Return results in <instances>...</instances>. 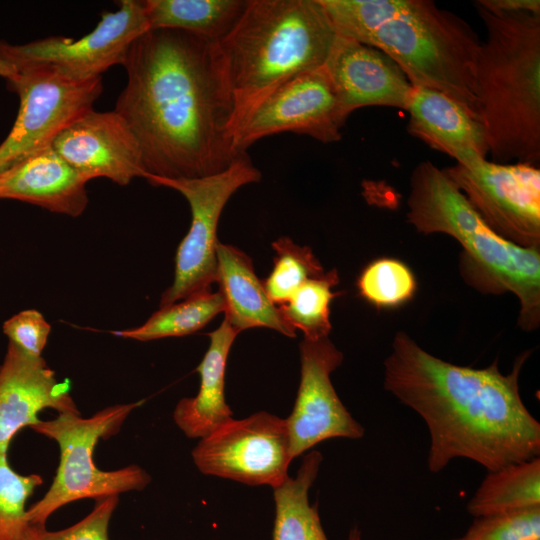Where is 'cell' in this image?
<instances>
[{
	"instance_id": "cell-14",
	"label": "cell",
	"mask_w": 540,
	"mask_h": 540,
	"mask_svg": "<svg viewBox=\"0 0 540 540\" xmlns=\"http://www.w3.org/2000/svg\"><path fill=\"white\" fill-rule=\"evenodd\" d=\"M300 361V385L292 413L286 419L293 459L328 439L362 438L364 427L341 402L330 379L341 365L343 353L329 337L304 338Z\"/></svg>"
},
{
	"instance_id": "cell-13",
	"label": "cell",
	"mask_w": 540,
	"mask_h": 540,
	"mask_svg": "<svg viewBox=\"0 0 540 540\" xmlns=\"http://www.w3.org/2000/svg\"><path fill=\"white\" fill-rule=\"evenodd\" d=\"M200 472L243 484L280 486L293 460L286 419L261 411L231 419L192 450Z\"/></svg>"
},
{
	"instance_id": "cell-2",
	"label": "cell",
	"mask_w": 540,
	"mask_h": 540,
	"mask_svg": "<svg viewBox=\"0 0 540 540\" xmlns=\"http://www.w3.org/2000/svg\"><path fill=\"white\" fill-rule=\"evenodd\" d=\"M531 351L503 374L496 358L476 369L444 361L407 333L395 334L384 360V389L416 412L430 438L432 473L454 459H468L487 472L540 455V423L520 395L519 376Z\"/></svg>"
},
{
	"instance_id": "cell-18",
	"label": "cell",
	"mask_w": 540,
	"mask_h": 540,
	"mask_svg": "<svg viewBox=\"0 0 540 540\" xmlns=\"http://www.w3.org/2000/svg\"><path fill=\"white\" fill-rule=\"evenodd\" d=\"M405 110L409 113L408 133L454 158L457 164L487 159L489 143L484 124L447 95L412 86Z\"/></svg>"
},
{
	"instance_id": "cell-10",
	"label": "cell",
	"mask_w": 540,
	"mask_h": 540,
	"mask_svg": "<svg viewBox=\"0 0 540 540\" xmlns=\"http://www.w3.org/2000/svg\"><path fill=\"white\" fill-rule=\"evenodd\" d=\"M347 118L323 66L288 79L250 105L235 122L234 149L247 153L258 140L287 132L337 142Z\"/></svg>"
},
{
	"instance_id": "cell-19",
	"label": "cell",
	"mask_w": 540,
	"mask_h": 540,
	"mask_svg": "<svg viewBox=\"0 0 540 540\" xmlns=\"http://www.w3.org/2000/svg\"><path fill=\"white\" fill-rule=\"evenodd\" d=\"M87 181L49 146L0 173V199H12L71 217L87 205Z\"/></svg>"
},
{
	"instance_id": "cell-20",
	"label": "cell",
	"mask_w": 540,
	"mask_h": 540,
	"mask_svg": "<svg viewBox=\"0 0 540 540\" xmlns=\"http://www.w3.org/2000/svg\"><path fill=\"white\" fill-rule=\"evenodd\" d=\"M218 292L224 300V320L238 333L265 327L287 337L296 331L283 319L255 273L252 260L240 249L218 242L216 247Z\"/></svg>"
},
{
	"instance_id": "cell-1",
	"label": "cell",
	"mask_w": 540,
	"mask_h": 540,
	"mask_svg": "<svg viewBox=\"0 0 540 540\" xmlns=\"http://www.w3.org/2000/svg\"><path fill=\"white\" fill-rule=\"evenodd\" d=\"M123 66L127 83L114 111L136 137L146 175L205 177L241 155L234 149L235 102L217 42L151 29L131 44Z\"/></svg>"
},
{
	"instance_id": "cell-21",
	"label": "cell",
	"mask_w": 540,
	"mask_h": 540,
	"mask_svg": "<svg viewBox=\"0 0 540 540\" xmlns=\"http://www.w3.org/2000/svg\"><path fill=\"white\" fill-rule=\"evenodd\" d=\"M238 334L226 320L209 333V348L196 369L201 380L198 394L182 398L173 411L174 422L188 438L200 440L233 418L224 385L228 354Z\"/></svg>"
},
{
	"instance_id": "cell-4",
	"label": "cell",
	"mask_w": 540,
	"mask_h": 540,
	"mask_svg": "<svg viewBox=\"0 0 540 540\" xmlns=\"http://www.w3.org/2000/svg\"><path fill=\"white\" fill-rule=\"evenodd\" d=\"M486 29L476 89L492 162L540 159V12H501L478 1Z\"/></svg>"
},
{
	"instance_id": "cell-6",
	"label": "cell",
	"mask_w": 540,
	"mask_h": 540,
	"mask_svg": "<svg viewBox=\"0 0 540 540\" xmlns=\"http://www.w3.org/2000/svg\"><path fill=\"white\" fill-rule=\"evenodd\" d=\"M407 221L423 234L442 233L464 249L470 265L496 292L520 305L519 324L534 330L540 320L539 247H521L493 231L443 170L419 163L410 178Z\"/></svg>"
},
{
	"instance_id": "cell-31",
	"label": "cell",
	"mask_w": 540,
	"mask_h": 540,
	"mask_svg": "<svg viewBox=\"0 0 540 540\" xmlns=\"http://www.w3.org/2000/svg\"><path fill=\"white\" fill-rule=\"evenodd\" d=\"M118 502V495L96 500L86 517L59 531H49L45 525L30 523L26 540H109V523Z\"/></svg>"
},
{
	"instance_id": "cell-26",
	"label": "cell",
	"mask_w": 540,
	"mask_h": 540,
	"mask_svg": "<svg viewBox=\"0 0 540 540\" xmlns=\"http://www.w3.org/2000/svg\"><path fill=\"white\" fill-rule=\"evenodd\" d=\"M338 283L336 269L307 280L286 303L278 306L285 322L295 331L301 330L305 339L328 337L331 330L330 305L339 293L332 288Z\"/></svg>"
},
{
	"instance_id": "cell-30",
	"label": "cell",
	"mask_w": 540,
	"mask_h": 540,
	"mask_svg": "<svg viewBox=\"0 0 540 540\" xmlns=\"http://www.w3.org/2000/svg\"><path fill=\"white\" fill-rule=\"evenodd\" d=\"M540 537V506L476 517L458 540H528Z\"/></svg>"
},
{
	"instance_id": "cell-17",
	"label": "cell",
	"mask_w": 540,
	"mask_h": 540,
	"mask_svg": "<svg viewBox=\"0 0 540 540\" xmlns=\"http://www.w3.org/2000/svg\"><path fill=\"white\" fill-rule=\"evenodd\" d=\"M324 68L348 116L366 106L406 107L412 85L375 47L338 35Z\"/></svg>"
},
{
	"instance_id": "cell-15",
	"label": "cell",
	"mask_w": 540,
	"mask_h": 540,
	"mask_svg": "<svg viewBox=\"0 0 540 540\" xmlns=\"http://www.w3.org/2000/svg\"><path fill=\"white\" fill-rule=\"evenodd\" d=\"M53 149L87 182L103 177L125 186L146 175L140 146L116 111H85L52 142Z\"/></svg>"
},
{
	"instance_id": "cell-5",
	"label": "cell",
	"mask_w": 540,
	"mask_h": 540,
	"mask_svg": "<svg viewBox=\"0 0 540 540\" xmlns=\"http://www.w3.org/2000/svg\"><path fill=\"white\" fill-rule=\"evenodd\" d=\"M337 36L320 0H248L218 43L235 102L234 126L273 88L323 67Z\"/></svg>"
},
{
	"instance_id": "cell-16",
	"label": "cell",
	"mask_w": 540,
	"mask_h": 540,
	"mask_svg": "<svg viewBox=\"0 0 540 540\" xmlns=\"http://www.w3.org/2000/svg\"><path fill=\"white\" fill-rule=\"evenodd\" d=\"M70 389L43 357H31L9 342L0 364V453H7L21 429L40 421V411L80 413Z\"/></svg>"
},
{
	"instance_id": "cell-27",
	"label": "cell",
	"mask_w": 540,
	"mask_h": 540,
	"mask_svg": "<svg viewBox=\"0 0 540 540\" xmlns=\"http://www.w3.org/2000/svg\"><path fill=\"white\" fill-rule=\"evenodd\" d=\"M276 253L274 266L263 282L270 300L280 306L309 279L325 274L311 248L294 243L289 237H280L272 243Z\"/></svg>"
},
{
	"instance_id": "cell-7",
	"label": "cell",
	"mask_w": 540,
	"mask_h": 540,
	"mask_svg": "<svg viewBox=\"0 0 540 540\" xmlns=\"http://www.w3.org/2000/svg\"><path fill=\"white\" fill-rule=\"evenodd\" d=\"M142 403L143 400L108 406L87 418L80 413H59L54 419L40 420L30 427L54 440L60 452L50 488L27 509L30 523L46 525L50 515L66 504L140 491L150 483V475L138 465L104 471L96 467L93 459L98 441L116 435L129 414Z\"/></svg>"
},
{
	"instance_id": "cell-9",
	"label": "cell",
	"mask_w": 540,
	"mask_h": 540,
	"mask_svg": "<svg viewBox=\"0 0 540 540\" xmlns=\"http://www.w3.org/2000/svg\"><path fill=\"white\" fill-rule=\"evenodd\" d=\"M7 81L19 97L15 122L0 144V173L49 147L59 132L93 108L102 77L78 81L45 67L17 69Z\"/></svg>"
},
{
	"instance_id": "cell-8",
	"label": "cell",
	"mask_w": 540,
	"mask_h": 540,
	"mask_svg": "<svg viewBox=\"0 0 540 540\" xmlns=\"http://www.w3.org/2000/svg\"><path fill=\"white\" fill-rule=\"evenodd\" d=\"M262 175L247 153L241 154L225 170L192 179L144 178L153 186L174 189L188 201L191 225L180 242L175 257L174 280L160 299V307L190 296L211 291L216 282L217 227L231 196L242 186L259 182Z\"/></svg>"
},
{
	"instance_id": "cell-35",
	"label": "cell",
	"mask_w": 540,
	"mask_h": 540,
	"mask_svg": "<svg viewBox=\"0 0 540 540\" xmlns=\"http://www.w3.org/2000/svg\"><path fill=\"white\" fill-rule=\"evenodd\" d=\"M528 540H540V537H538V538H532V539H528Z\"/></svg>"
},
{
	"instance_id": "cell-12",
	"label": "cell",
	"mask_w": 540,
	"mask_h": 540,
	"mask_svg": "<svg viewBox=\"0 0 540 540\" xmlns=\"http://www.w3.org/2000/svg\"><path fill=\"white\" fill-rule=\"evenodd\" d=\"M487 225L521 247L540 245V170L479 159L443 169Z\"/></svg>"
},
{
	"instance_id": "cell-34",
	"label": "cell",
	"mask_w": 540,
	"mask_h": 540,
	"mask_svg": "<svg viewBox=\"0 0 540 540\" xmlns=\"http://www.w3.org/2000/svg\"><path fill=\"white\" fill-rule=\"evenodd\" d=\"M16 67L6 60L0 53V77L9 80L17 74Z\"/></svg>"
},
{
	"instance_id": "cell-25",
	"label": "cell",
	"mask_w": 540,
	"mask_h": 540,
	"mask_svg": "<svg viewBox=\"0 0 540 540\" xmlns=\"http://www.w3.org/2000/svg\"><path fill=\"white\" fill-rule=\"evenodd\" d=\"M224 307V300L219 292L196 294L160 307L140 326L111 333L117 337L142 342L186 336L200 330L215 316L224 312Z\"/></svg>"
},
{
	"instance_id": "cell-33",
	"label": "cell",
	"mask_w": 540,
	"mask_h": 540,
	"mask_svg": "<svg viewBox=\"0 0 540 540\" xmlns=\"http://www.w3.org/2000/svg\"><path fill=\"white\" fill-rule=\"evenodd\" d=\"M478 2L490 10L501 12H540L539 0H480Z\"/></svg>"
},
{
	"instance_id": "cell-24",
	"label": "cell",
	"mask_w": 540,
	"mask_h": 540,
	"mask_svg": "<svg viewBox=\"0 0 540 540\" xmlns=\"http://www.w3.org/2000/svg\"><path fill=\"white\" fill-rule=\"evenodd\" d=\"M540 506V457L487 473L467 503L474 518Z\"/></svg>"
},
{
	"instance_id": "cell-36",
	"label": "cell",
	"mask_w": 540,
	"mask_h": 540,
	"mask_svg": "<svg viewBox=\"0 0 540 540\" xmlns=\"http://www.w3.org/2000/svg\"><path fill=\"white\" fill-rule=\"evenodd\" d=\"M451 540H458V538H454V539H451Z\"/></svg>"
},
{
	"instance_id": "cell-28",
	"label": "cell",
	"mask_w": 540,
	"mask_h": 540,
	"mask_svg": "<svg viewBox=\"0 0 540 540\" xmlns=\"http://www.w3.org/2000/svg\"><path fill=\"white\" fill-rule=\"evenodd\" d=\"M360 296L378 308H394L409 301L417 282L411 269L394 258H380L369 263L357 280Z\"/></svg>"
},
{
	"instance_id": "cell-29",
	"label": "cell",
	"mask_w": 540,
	"mask_h": 540,
	"mask_svg": "<svg viewBox=\"0 0 540 540\" xmlns=\"http://www.w3.org/2000/svg\"><path fill=\"white\" fill-rule=\"evenodd\" d=\"M42 481L38 474H19L7 453H0V540H26L30 524L26 503Z\"/></svg>"
},
{
	"instance_id": "cell-3",
	"label": "cell",
	"mask_w": 540,
	"mask_h": 540,
	"mask_svg": "<svg viewBox=\"0 0 540 540\" xmlns=\"http://www.w3.org/2000/svg\"><path fill=\"white\" fill-rule=\"evenodd\" d=\"M337 34L375 47L412 86L437 90L481 121L473 29L430 0H320Z\"/></svg>"
},
{
	"instance_id": "cell-11",
	"label": "cell",
	"mask_w": 540,
	"mask_h": 540,
	"mask_svg": "<svg viewBox=\"0 0 540 540\" xmlns=\"http://www.w3.org/2000/svg\"><path fill=\"white\" fill-rule=\"evenodd\" d=\"M117 5V10L102 13L96 27L78 39L49 36L24 44L0 41V53L16 69L45 67L78 81L101 77L110 67L123 65L131 44L150 30L143 1L121 0Z\"/></svg>"
},
{
	"instance_id": "cell-32",
	"label": "cell",
	"mask_w": 540,
	"mask_h": 540,
	"mask_svg": "<svg viewBox=\"0 0 540 540\" xmlns=\"http://www.w3.org/2000/svg\"><path fill=\"white\" fill-rule=\"evenodd\" d=\"M9 342L31 357H42L51 325L36 309H26L7 319L2 326Z\"/></svg>"
},
{
	"instance_id": "cell-23",
	"label": "cell",
	"mask_w": 540,
	"mask_h": 540,
	"mask_svg": "<svg viewBox=\"0 0 540 540\" xmlns=\"http://www.w3.org/2000/svg\"><path fill=\"white\" fill-rule=\"evenodd\" d=\"M248 0H143L149 29H175L219 43Z\"/></svg>"
},
{
	"instance_id": "cell-22",
	"label": "cell",
	"mask_w": 540,
	"mask_h": 540,
	"mask_svg": "<svg viewBox=\"0 0 540 540\" xmlns=\"http://www.w3.org/2000/svg\"><path fill=\"white\" fill-rule=\"evenodd\" d=\"M322 460L319 451H311L303 457L296 477L274 488L273 540H328L317 505H311L308 497ZM348 540H361L358 528L351 529Z\"/></svg>"
}]
</instances>
